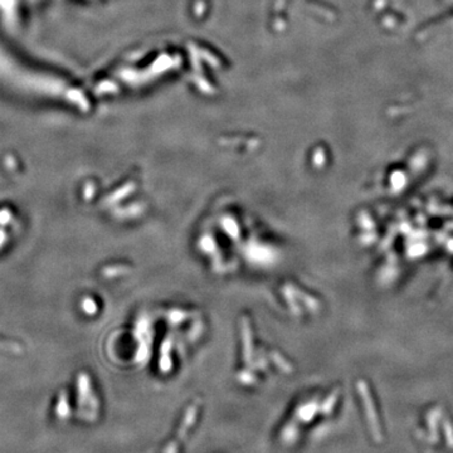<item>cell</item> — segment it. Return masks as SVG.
I'll use <instances>...</instances> for the list:
<instances>
[{"label": "cell", "mask_w": 453, "mask_h": 453, "mask_svg": "<svg viewBox=\"0 0 453 453\" xmlns=\"http://www.w3.org/2000/svg\"><path fill=\"white\" fill-rule=\"evenodd\" d=\"M194 417H196V411H194V409H193V411H191V413H190V412H189V413L186 414L185 422H184L183 425H181L179 433H178V437L175 438L174 441L171 442V443H170V446L165 449V453H177L178 452V447H179L180 441H183V439L185 438L186 430H188L189 427H190V425L193 424Z\"/></svg>", "instance_id": "6da1fadb"}]
</instances>
